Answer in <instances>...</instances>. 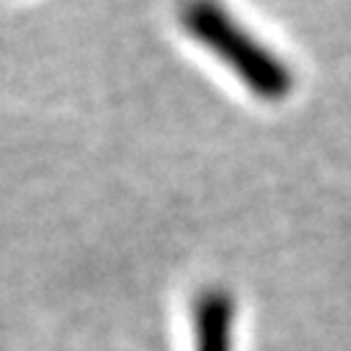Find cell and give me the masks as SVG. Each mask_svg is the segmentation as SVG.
<instances>
[{
	"mask_svg": "<svg viewBox=\"0 0 351 351\" xmlns=\"http://www.w3.org/2000/svg\"><path fill=\"white\" fill-rule=\"evenodd\" d=\"M235 302L221 288H208L194 304V351H232Z\"/></svg>",
	"mask_w": 351,
	"mask_h": 351,
	"instance_id": "7a4b0ae2",
	"label": "cell"
},
{
	"mask_svg": "<svg viewBox=\"0 0 351 351\" xmlns=\"http://www.w3.org/2000/svg\"><path fill=\"white\" fill-rule=\"evenodd\" d=\"M180 20L183 28L221 64H227L254 97L280 103L293 92L291 66L263 42H257L219 0H186Z\"/></svg>",
	"mask_w": 351,
	"mask_h": 351,
	"instance_id": "6da1fadb",
	"label": "cell"
}]
</instances>
